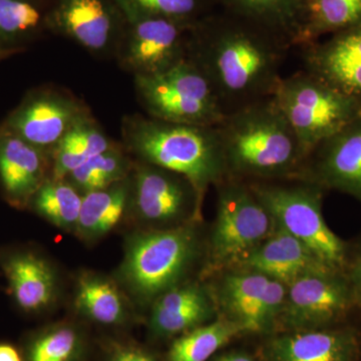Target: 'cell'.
I'll list each match as a JSON object with an SVG mask.
<instances>
[{
    "mask_svg": "<svg viewBox=\"0 0 361 361\" xmlns=\"http://www.w3.org/2000/svg\"><path fill=\"white\" fill-rule=\"evenodd\" d=\"M234 269L255 271L286 286L305 275L336 270L322 262L300 240L278 226Z\"/></svg>",
    "mask_w": 361,
    "mask_h": 361,
    "instance_id": "cell-21",
    "label": "cell"
},
{
    "mask_svg": "<svg viewBox=\"0 0 361 361\" xmlns=\"http://www.w3.org/2000/svg\"><path fill=\"white\" fill-rule=\"evenodd\" d=\"M216 188V216L206 244L204 275L234 269L276 228L269 211L245 180L226 178Z\"/></svg>",
    "mask_w": 361,
    "mask_h": 361,
    "instance_id": "cell-6",
    "label": "cell"
},
{
    "mask_svg": "<svg viewBox=\"0 0 361 361\" xmlns=\"http://www.w3.org/2000/svg\"><path fill=\"white\" fill-rule=\"evenodd\" d=\"M213 361H255L251 356L246 353H238V351H232V353H226L216 358Z\"/></svg>",
    "mask_w": 361,
    "mask_h": 361,
    "instance_id": "cell-36",
    "label": "cell"
},
{
    "mask_svg": "<svg viewBox=\"0 0 361 361\" xmlns=\"http://www.w3.org/2000/svg\"><path fill=\"white\" fill-rule=\"evenodd\" d=\"M247 184L278 227L300 240L325 264L345 272L350 250L324 219V189L298 178L249 180Z\"/></svg>",
    "mask_w": 361,
    "mask_h": 361,
    "instance_id": "cell-5",
    "label": "cell"
},
{
    "mask_svg": "<svg viewBox=\"0 0 361 361\" xmlns=\"http://www.w3.org/2000/svg\"><path fill=\"white\" fill-rule=\"evenodd\" d=\"M129 201L130 176L110 187L84 195L75 236L87 245L101 241L126 223Z\"/></svg>",
    "mask_w": 361,
    "mask_h": 361,
    "instance_id": "cell-23",
    "label": "cell"
},
{
    "mask_svg": "<svg viewBox=\"0 0 361 361\" xmlns=\"http://www.w3.org/2000/svg\"><path fill=\"white\" fill-rule=\"evenodd\" d=\"M227 178L249 180L296 177L306 155L273 96L233 113L218 125Z\"/></svg>",
    "mask_w": 361,
    "mask_h": 361,
    "instance_id": "cell-2",
    "label": "cell"
},
{
    "mask_svg": "<svg viewBox=\"0 0 361 361\" xmlns=\"http://www.w3.org/2000/svg\"><path fill=\"white\" fill-rule=\"evenodd\" d=\"M87 348L82 327L75 322H61L33 336L26 350V360L82 361Z\"/></svg>",
    "mask_w": 361,
    "mask_h": 361,
    "instance_id": "cell-30",
    "label": "cell"
},
{
    "mask_svg": "<svg viewBox=\"0 0 361 361\" xmlns=\"http://www.w3.org/2000/svg\"><path fill=\"white\" fill-rule=\"evenodd\" d=\"M299 49L304 71L361 104V23Z\"/></svg>",
    "mask_w": 361,
    "mask_h": 361,
    "instance_id": "cell-16",
    "label": "cell"
},
{
    "mask_svg": "<svg viewBox=\"0 0 361 361\" xmlns=\"http://www.w3.org/2000/svg\"><path fill=\"white\" fill-rule=\"evenodd\" d=\"M106 361H158L149 351L130 343H111Z\"/></svg>",
    "mask_w": 361,
    "mask_h": 361,
    "instance_id": "cell-33",
    "label": "cell"
},
{
    "mask_svg": "<svg viewBox=\"0 0 361 361\" xmlns=\"http://www.w3.org/2000/svg\"><path fill=\"white\" fill-rule=\"evenodd\" d=\"M73 308L87 322L111 327L129 324L137 310L115 277L89 269L75 278Z\"/></svg>",
    "mask_w": 361,
    "mask_h": 361,
    "instance_id": "cell-22",
    "label": "cell"
},
{
    "mask_svg": "<svg viewBox=\"0 0 361 361\" xmlns=\"http://www.w3.org/2000/svg\"><path fill=\"white\" fill-rule=\"evenodd\" d=\"M52 0H0V47L49 32Z\"/></svg>",
    "mask_w": 361,
    "mask_h": 361,
    "instance_id": "cell-27",
    "label": "cell"
},
{
    "mask_svg": "<svg viewBox=\"0 0 361 361\" xmlns=\"http://www.w3.org/2000/svg\"><path fill=\"white\" fill-rule=\"evenodd\" d=\"M361 23V0H304L303 20L296 47Z\"/></svg>",
    "mask_w": 361,
    "mask_h": 361,
    "instance_id": "cell-26",
    "label": "cell"
},
{
    "mask_svg": "<svg viewBox=\"0 0 361 361\" xmlns=\"http://www.w3.org/2000/svg\"><path fill=\"white\" fill-rule=\"evenodd\" d=\"M126 16L116 0H52L49 32L101 59H114Z\"/></svg>",
    "mask_w": 361,
    "mask_h": 361,
    "instance_id": "cell-13",
    "label": "cell"
},
{
    "mask_svg": "<svg viewBox=\"0 0 361 361\" xmlns=\"http://www.w3.org/2000/svg\"><path fill=\"white\" fill-rule=\"evenodd\" d=\"M51 167V154L0 128V183L13 205L27 207Z\"/></svg>",
    "mask_w": 361,
    "mask_h": 361,
    "instance_id": "cell-20",
    "label": "cell"
},
{
    "mask_svg": "<svg viewBox=\"0 0 361 361\" xmlns=\"http://www.w3.org/2000/svg\"><path fill=\"white\" fill-rule=\"evenodd\" d=\"M121 142L135 160L185 176L205 197L227 178L216 126L166 122L130 114L121 122Z\"/></svg>",
    "mask_w": 361,
    "mask_h": 361,
    "instance_id": "cell-3",
    "label": "cell"
},
{
    "mask_svg": "<svg viewBox=\"0 0 361 361\" xmlns=\"http://www.w3.org/2000/svg\"><path fill=\"white\" fill-rule=\"evenodd\" d=\"M286 289L282 282L255 271L231 269L211 290L223 317L257 334L274 329Z\"/></svg>",
    "mask_w": 361,
    "mask_h": 361,
    "instance_id": "cell-14",
    "label": "cell"
},
{
    "mask_svg": "<svg viewBox=\"0 0 361 361\" xmlns=\"http://www.w3.org/2000/svg\"><path fill=\"white\" fill-rule=\"evenodd\" d=\"M273 99L290 123L306 158L361 116V104L302 70L282 78Z\"/></svg>",
    "mask_w": 361,
    "mask_h": 361,
    "instance_id": "cell-7",
    "label": "cell"
},
{
    "mask_svg": "<svg viewBox=\"0 0 361 361\" xmlns=\"http://www.w3.org/2000/svg\"><path fill=\"white\" fill-rule=\"evenodd\" d=\"M345 273L353 290L355 307L361 310V244L356 250L349 251Z\"/></svg>",
    "mask_w": 361,
    "mask_h": 361,
    "instance_id": "cell-34",
    "label": "cell"
},
{
    "mask_svg": "<svg viewBox=\"0 0 361 361\" xmlns=\"http://www.w3.org/2000/svg\"><path fill=\"white\" fill-rule=\"evenodd\" d=\"M203 200L185 176L135 160L126 223L137 230H163L201 222Z\"/></svg>",
    "mask_w": 361,
    "mask_h": 361,
    "instance_id": "cell-9",
    "label": "cell"
},
{
    "mask_svg": "<svg viewBox=\"0 0 361 361\" xmlns=\"http://www.w3.org/2000/svg\"><path fill=\"white\" fill-rule=\"evenodd\" d=\"M291 49L273 33L217 9L190 28L187 59L212 85L227 115L274 94Z\"/></svg>",
    "mask_w": 361,
    "mask_h": 361,
    "instance_id": "cell-1",
    "label": "cell"
},
{
    "mask_svg": "<svg viewBox=\"0 0 361 361\" xmlns=\"http://www.w3.org/2000/svg\"><path fill=\"white\" fill-rule=\"evenodd\" d=\"M134 89L145 115L158 120L213 127L226 116L212 85L188 59L159 75L134 78Z\"/></svg>",
    "mask_w": 361,
    "mask_h": 361,
    "instance_id": "cell-8",
    "label": "cell"
},
{
    "mask_svg": "<svg viewBox=\"0 0 361 361\" xmlns=\"http://www.w3.org/2000/svg\"><path fill=\"white\" fill-rule=\"evenodd\" d=\"M82 197L65 178L51 177L33 195L28 206L49 224L75 235Z\"/></svg>",
    "mask_w": 361,
    "mask_h": 361,
    "instance_id": "cell-28",
    "label": "cell"
},
{
    "mask_svg": "<svg viewBox=\"0 0 361 361\" xmlns=\"http://www.w3.org/2000/svg\"><path fill=\"white\" fill-rule=\"evenodd\" d=\"M125 30L116 49V65L135 77L159 75L187 59L191 26L123 4Z\"/></svg>",
    "mask_w": 361,
    "mask_h": 361,
    "instance_id": "cell-10",
    "label": "cell"
},
{
    "mask_svg": "<svg viewBox=\"0 0 361 361\" xmlns=\"http://www.w3.org/2000/svg\"><path fill=\"white\" fill-rule=\"evenodd\" d=\"M353 307L355 299L345 272L312 273L287 285L275 327L283 331L332 327L345 319Z\"/></svg>",
    "mask_w": 361,
    "mask_h": 361,
    "instance_id": "cell-11",
    "label": "cell"
},
{
    "mask_svg": "<svg viewBox=\"0 0 361 361\" xmlns=\"http://www.w3.org/2000/svg\"><path fill=\"white\" fill-rule=\"evenodd\" d=\"M294 178L348 194L361 203V116L320 142Z\"/></svg>",
    "mask_w": 361,
    "mask_h": 361,
    "instance_id": "cell-15",
    "label": "cell"
},
{
    "mask_svg": "<svg viewBox=\"0 0 361 361\" xmlns=\"http://www.w3.org/2000/svg\"><path fill=\"white\" fill-rule=\"evenodd\" d=\"M2 269L16 302L25 312H47L63 297V278L56 263L39 252L23 250L6 256Z\"/></svg>",
    "mask_w": 361,
    "mask_h": 361,
    "instance_id": "cell-17",
    "label": "cell"
},
{
    "mask_svg": "<svg viewBox=\"0 0 361 361\" xmlns=\"http://www.w3.org/2000/svg\"><path fill=\"white\" fill-rule=\"evenodd\" d=\"M13 51H6V49H1L0 47V59L4 58V56H9Z\"/></svg>",
    "mask_w": 361,
    "mask_h": 361,
    "instance_id": "cell-37",
    "label": "cell"
},
{
    "mask_svg": "<svg viewBox=\"0 0 361 361\" xmlns=\"http://www.w3.org/2000/svg\"><path fill=\"white\" fill-rule=\"evenodd\" d=\"M238 323L220 316L213 322L177 336L169 349V361H208L221 348L244 334Z\"/></svg>",
    "mask_w": 361,
    "mask_h": 361,
    "instance_id": "cell-29",
    "label": "cell"
},
{
    "mask_svg": "<svg viewBox=\"0 0 361 361\" xmlns=\"http://www.w3.org/2000/svg\"><path fill=\"white\" fill-rule=\"evenodd\" d=\"M90 115L82 97L58 85H47L30 92L1 128L51 154L63 135Z\"/></svg>",
    "mask_w": 361,
    "mask_h": 361,
    "instance_id": "cell-12",
    "label": "cell"
},
{
    "mask_svg": "<svg viewBox=\"0 0 361 361\" xmlns=\"http://www.w3.org/2000/svg\"><path fill=\"white\" fill-rule=\"evenodd\" d=\"M121 144L104 130L94 115L82 118L59 142L51 153V177L63 179L92 157Z\"/></svg>",
    "mask_w": 361,
    "mask_h": 361,
    "instance_id": "cell-25",
    "label": "cell"
},
{
    "mask_svg": "<svg viewBox=\"0 0 361 361\" xmlns=\"http://www.w3.org/2000/svg\"><path fill=\"white\" fill-rule=\"evenodd\" d=\"M148 310L149 330L157 338L182 336L210 322L218 311L210 287L191 279L161 294Z\"/></svg>",
    "mask_w": 361,
    "mask_h": 361,
    "instance_id": "cell-18",
    "label": "cell"
},
{
    "mask_svg": "<svg viewBox=\"0 0 361 361\" xmlns=\"http://www.w3.org/2000/svg\"><path fill=\"white\" fill-rule=\"evenodd\" d=\"M360 342L349 327L283 331L262 348L267 361H356Z\"/></svg>",
    "mask_w": 361,
    "mask_h": 361,
    "instance_id": "cell-19",
    "label": "cell"
},
{
    "mask_svg": "<svg viewBox=\"0 0 361 361\" xmlns=\"http://www.w3.org/2000/svg\"><path fill=\"white\" fill-rule=\"evenodd\" d=\"M118 4L134 7L144 13L161 16L192 26L217 11L214 0H116Z\"/></svg>",
    "mask_w": 361,
    "mask_h": 361,
    "instance_id": "cell-32",
    "label": "cell"
},
{
    "mask_svg": "<svg viewBox=\"0 0 361 361\" xmlns=\"http://www.w3.org/2000/svg\"><path fill=\"white\" fill-rule=\"evenodd\" d=\"M218 9L276 35L296 47L302 26L304 0H214Z\"/></svg>",
    "mask_w": 361,
    "mask_h": 361,
    "instance_id": "cell-24",
    "label": "cell"
},
{
    "mask_svg": "<svg viewBox=\"0 0 361 361\" xmlns=\"http://www.w3.org/2000/svg\"><path fill=\"white\" fill-rule=\"evenodd\" d=\"M0 361H23V358L11 344L0 343Z\"/></svg>",
    "mask_w": 361,
    "mask_h": 361,
    "instance_id": "cell-35",
    "label": "cell"
},
{
    "mask_svg": "<svg viewBox=\"0 0 361 361\" xmlns=\"http://www.w3.org/2000/svg\"><path fill=\"white\" fill-rule=\"evenodd\" d=\"M200 224L130 232L114 277L135 310H148L161 294L190 280L206 253Z\"/></svg>",
    "mask_w": 361,
    "mask_h": 361,
    "instance_id": "cell-4",
    "label": "cell"
},
{
    "mask_svg": "<svg viewBox=\"0 0 361 361\" xmlns=\"http://www.w3.org/2000/svg\"><path fill=\"white\" fill-rule=\"evenodd\" d=\"M134 164L135 159L126 151L121 142L115 148L92 157L84 165L66 176L65 179L80 194L85 195L127 179Z\"/></svg>",
    "mask_w": 361,
    "mask_h": 361,
    "instance_id": "cell-31",
    "label": "cell"
}]
</instances>
